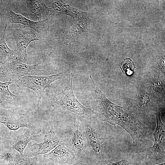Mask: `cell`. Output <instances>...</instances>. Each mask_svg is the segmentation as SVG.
<instances>
[{
  "mask_svg": "<svg viewBox=\"0 0 165 165\" xmlns=\"http://www.w3.org/2000/svg\"><path fill=\"white\" fill-rule=\"evenodd\" d=\"M130 163L127 159H124L116 162H110L105 165H129Z\"/></svg>",
  "mask_w": 165,
  "mask_h": 165,
  "instance_id": "7402d4cb",
  "label": "cell"
},
{
  "mask_svg": "<svg viewBox=\"0 0 165 165\" xmlns=\"http://www.w3.org/2000/svg\"><path fill=\"white\" fill-rule=\"evenodd\" d=\"M56 165H88L87 164L82 163L81 162H75L74 163L70 164H57Z\"/></svg>",
  "mask_w": 165,
  "mask_h": 165,
  "instance_id": "cb8c5ba5",
  "label": "cell"
},
{
  "mask_svg": "<svg viewBox=\"0 0 165 165\" xmlns=\"http://www.w3.org/2000/svg\"><path fill=\"white\" fill-rule=\"evenodd\" d=\"M71 71L68 70L56 74L49 75L31 76L25 75L13 82L19 88H27L35 91L37 94L38 100L37 106L39 105L45 90L51 87V84L58 79L63 78L68 75Z\"/></svg>",
  "mask_w": 165,
  "mask_h": 165,
  "instance_id": "3957f363",
  "label": "cell"
},
{
  "mask_svg": "<svg viewBox=\"0 0 165 165\" xmlns=\"http://www.w3.org/2000/svg\"><path fill=\"white\" fill-rule=\"evenodd\" d=\"M155 115L156 125L152 134L154 143L152 146L146 149L145 160L147 163H156L165 157V126L161 119L160 111L157 110Z\"/></svg>",
  "mask_w": 165,
  "mask_h": 165,
  "instance_id": "277c9868",
  "label": "cell"
},
{
  "mask_svg": "<svg viewBox=\"0 0 165 165\" xmlns=\"http://www.w3.org/2000/svg\"><path fill=\"white\" fill-rule=\"evenodd\" d=\"M135 67L134 62L129 58H126L121 63V68L123 72L128 76L133 73Z\"/></svg>",
  "mask_w": 165,
  "mask_h": 165,
  "instance_id": "d6986e66",
  "label": "cell"
},
{
  "mask_svg": "<svg viewBox=\"0 0 165 165\" xmlns=\"http://www.w3.org/2000/svg\"><path fill=\"white\" fill-rule=\"evenodd\" d=\"M85 133L87 141L95 154H100L102 148V139L95 127L90 124L85 127Z\"/></svg>",
  "mask_w": 165,
  "mask_h": 165,
  "instance_id": "9a60e30c",
  "label": "cell"
},
{
  "mask_svg": "<svg viewBox=\"0 0 165 165\" xmlns=\"http://www.w3.org/2000/svg\"><path fill=\"white\" fill-rule=\"evenodd\" d=\"M71 144L73 148L78 152H81L84 146V138L79 129H75L73 132L71 139Z\"/></svg>",
  "mask_w": 165,
  "mask_h": 165,
  "instance_id": "e0dca14e",
  "label": "cell"
},
{
  "mask_svg": "<svg viewBox=\"0 0 165 165\" xmlns=\"http://www.w3.org/2000/svg\"><path fill=\"white\" fill-rule=\"evenodd\" d=\"M20 165H30L26 157H24L20 161Z\"/></svg>",
  "mask_w": 165,
  "mask_h": 165,
  "instance_id": "603a6c76",
  "label": "cell"
},
{
  "mask_svg": "<svg viewBox=\"0 0 165 165\" xmlns=\"http://www.w3.org/2000/svg\"><path fill=\"white\" fill-rule=\"evenodd\" d=\"M39 131L29 130L26 132L13 134L9 141L10 149L16 151L24 157V152L26 146L31 141L38 140V135Z\"/></svg>",
  "mask_w": 165,
  "mask_h": 165,
  "instance_id": "9c48e42d",
  "label": "cell"
},
{
  "mask_svg": "<svg viewBox=\"0 0 165 165\" xmlns=\"http://www.w3.org/2000/svg\"><path fill=\"white\" fill-rule=\"evenodd\" d=\"M75 73L73 68L68 75L66 86L61 92L49 94V96L54 103L63 108L83 117H87L94 113L92 108L82 105L77 99L74 94L72 80Z\"/></svg>",
  "mask_w": 165,
  "mask_h": 165,
  "instance_id": "7a4b0ae2",
  "label": "cell"
},
{
  "mask_svg": "<svg viewBox=\"0 0 165 165\" xmlns=\"http://www.w3.org/2000/svg\"><path fill=\"white\" fill-rule=\"evenodd\" d=\"M1 105L0 104V105Z\"/></svg>",
  "mask_w": 165,
  "mask_h": 165,
  "instance_id": "83f0119b",
  "label": "cell"
},
{
  "mask_svg": "<svg viewBox=\"0 0 165 165\" xmlns=\"http://www.w3.org/2000/svg\"><path fill=\"white\" fill-rule=\"evenodd\" d=\"M28 14L32 20L37 21L46 20L50 8L43 0H26Z\"/></svg>",
  "mask_w": 165,
  "mask_h": 165,
  "instance_id": "4fadbf2b",
  "label": "cell"
},
{
  "mask_svg": "<svg viewBox=\"0 0 165 165\" xmlns=\"http://www.w3.org/2000/svg\"><path fill=\"white\" fill-rule=\"evenodd\" d=\"M43 157L57 164H67L75 162V154L67 146L62 143L59 144Z\"/></svg>",
  "mask_w": 165,
  "mask_h": 165,
  "instance_id": "30bf717a",
  "label": "cell"
},
{
  "mask_svg": "<svg viewBox=\"0 0 165 165\" xmlns=\"http://www.w3.org/2000/svg\"><path fill=\"white\" fill-rule=\"evenodd\" d=\"M2 67L3 66L0 65V78L3 77L2 73Z\"/></svg>",
  "mask_w": 165,
  "mask_h": 165,
  "instance_id": "484cf974",
  "label": "cell"
},
{
  "mask_svg": "<svg viewBox=\"0 0 165 165\" xmlns=\"http://www.w3.org/2000/svg\"><path fill=\"white\" fill-rule=\"evenodd\" d=\"M40 64H27L17 60L8 61L3 66V77L7 78L13 83L14 81L26 75L31 71L36 69Z\"/></svg>",
  "mask_w": 165,
  "mask_h": 165,
  "instance_id": "52a82bcc",
  "label": "cell"
},
{
  "mask_svg": "<svg viewBox=\"0 0 165 165\" xmlns=\"http://www.w3.org/2000/svg\"><path fill=\"white\" fill-rule=\"evenodd\" d=\"M7 26L6 24L3 36L0 39V64L3 65L10 60L17 58V50L10 49L6 42L5 35Z\"/></svg>",
  "mask_w": 165,
  "mask_h": 165,
  "instance_id": "2e32d148",
  "label": "cell"
},
{
  "mask_svg": "<svg viewBox=\"0 0 165 165\" xmlns=\"http://www.w3.org/2000/svg\"><path fill=\"white\" fill-rule=\"evenodd\" d=\"M82 16L75 22L72 28L64 34V40L68 42L78 35L86 31L89 28L91 20L94 15L93 11L82 12Z\"/></svg>",
  "mask_w": 165,
  "mask_h": 165,
  "instance_id": "8fae6325",
  "label": "cell"
},
{
  "mask_svg": "<svg viewBox=\"0 0 165 165\" xmlns=\"http://www.w3.org/2000/svg\"><path fill=\"white\" fill-rule=\"evenodd\" d=\"M13 83L9 80L5 82H0V103L1 105L7 109H15L19 105L20 97L14 95L9 90V86Z\"/></svg>",
  "mask_w": 165,
  "mask_h": 165,
  "instance_id": "5bb4252c",
  "label": "cell"
},
{
  "mask_svg": "<svg viewBox=\"0 0 165 165\" xmlns=\"http://www.w3.org/2000/svg\"><path fill=\"white\" fill-rule=\"evenodd\" d=\"M0 123L4 124L11 130L15 131L20 128L25 127L35 131L34 123L28 116L16 111V109H7L1 105Z\"/></svg>",
  "mask_w": 165,
  "mask_h": 165,
  "instance_id": "5b68a950",
  "label": "cell"
},
{
  "mask_svg": "<svg viewBox=\"0 0 165 165\" xmlns=\"http://www.w3.org/2000/svg\"><path fill=\"white\" fill-rule=\"evenodd\" d=\"M60 141L56 133L53 131H50L45 135L42 142L39 143L34 142L29 145V148L31 152L24 157L36 156L40 154H45L57 146L60 143Z\"/></svg>",
  "mask_w": 165,
  "mask_h": 165,
  "instance_id": "ba28073f",
  "label": "cell"
},
{
  "mask_svg": "<svg viewBox=\"0 0 165 165\" xmlns=\"http://www.w3.org/2000/svg\"><path fill=\"white\" fill-rule=\"evenodd\" d=\"M148 81V88L152 92L159 93L163 91V83L159 77L153 76Z\"/></svg>",
  "mask_w": 165,
  "mask_h": 165,
  "instance_id": "ac0fdd59",
  "label": "cell"
},
{
  "mask_svg": "<svg viewBox=\"0 0 165 165\" xmlns=\"http://www.w3.org/2000/svg\"><path fill=\"white\" fill-rule=\"evenodd\" d=\"M5 156L4 155H0V165H2V161L4 160Z\"/></svg>",
  "mask_w": 165,
  "mask_h": 165,
  "instance_id": "d4e9b609",
  "label": "cell"
},
{
  "mask_svg": "<svg viewBox=\"0 0 165 165\" xmlns=\"http://www.w3.org/2000/svg\"><path fill=\"white\" fill-rule=\"evenodd\" d=\"M11 31L17 45L16 60L24 63L27 61V50L29 44L32 41L40 40L31 29L14 28L11 29Z\"/></svg>",
  "mask_w": 165,
  "mask_h": 165,
  "instance_id": "8992f818",
  "label": "cell"
},
{
  "mask_svg": "<svg viewBox=\"0 0 165 165\" xmlns=\"http://www.w3.org/2000/svg\"><path fill=\"white\" fill-rule=\"evenodd\" d=\"M6 155L8 162L7 165H20V161L24 158L19 153H7Z\"/></svg>",
  "mask_w": 165,
  "mask_h": 165,
  "instance_id": "ffe728a7",
  "label": "cell"
},
{
  "mask_svg": "<svg viewBox=\"0 0 165 165\" xmlns=\"http://www.w3.org/2000/svg\"><path fill=\"white\" fill-rule=\"evenodd\" d=\"M165 165V163L163 162V163H160V164H151V165Z\"/></svg>",
  "mask_w": 165,
  "mask_h": 165,
  "instance_id": "4316f807",
  "label": "cell"
},
{
  "mask_svg": "<svg viewBox=\"0 0 165 165\" xmlns=\"http://www.w3.org/2000/svg\"><path fill=\"white\" fill-rule=\"evenodd\" d=\"M94 113L102 121L118 125L130 135L133 144L140 146L146 143L152 134L151 127L143 124L128 108L118 106L109 100L100 90L93 94Z\"/></svg>",
  "mask_w": 165,
  "mask_h": 165,
  "instance_id": "6da1fadb",
  "label": "cell"
},
{
  "mask_svg": "<svg viewBox=\"0 0 165 165\" xmlns=\"http://www.w3.org/2000/svg\"><path fill=\"white\" fill-rule=\"evenodd\" d=\"M26 158L27 159L30 165H46L40 162L38 159L37 156Z\"/></svg>",
  "mask_w": 165,
  "mask_h": 165,
  "instance_id": "44dd1931",
  "label": "cell"
},
{
  "mask_svg": "<svg viewBox=\"0 0 165 165\" xmlns=\"http://www.w3.org/2000/svg\"><path fill=\"white\" fill-rule=\"evenodd\" d=\"M9 13L11 16V18L9 20L10 23L21 24L25 28L33 29L40 35H43L45 32L48 21V19L37 21H34L21 14L15 13L12 9L9 10Z\"/></svg>",
  "mask_w": 165,
  "mask_h": 165,
  "instance_id": "7c38bea8",
  "label": "cell"
}]
</instances>
